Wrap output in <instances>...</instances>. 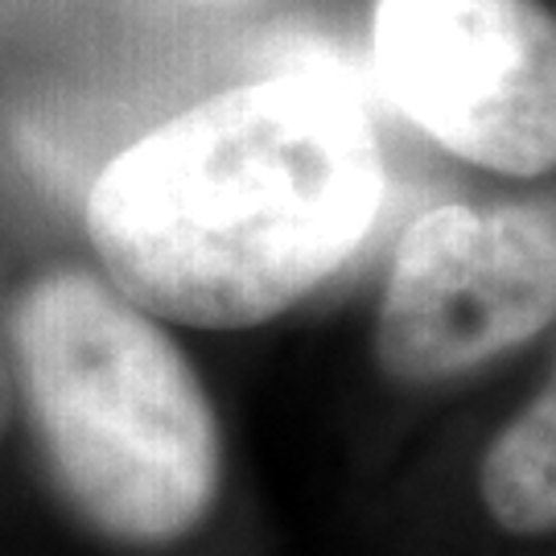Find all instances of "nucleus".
Returning <instances> with one entry per match:
<instances>
[{
  "label": "nucleus",
  "instance_id": "nucleus-6",
  "mask_svg": "<svg viewBox=\"0 0 556 556\" xmlns=\"http://www.w3.org/2000/svg\"><path fill=\"white\" fill-rule=\"evenodd\" d=\"M13 425V376H9V363H4V351H0V441Z\"/></svg>",
  "mask_w": 556,
  "mask_h": 556
},
{
  "label": "nucleus",
  "instance_id": "nucleus-2",
  "mask_svg": "<svg viewBox=\"0 0 556 556\" xmlns=\"http://www.w3.org/2000/svg\"><path fill=\"white\" fill-rule=\"evenodd\" d=\"M13 355L46 470L91 532L169 548L211 519L219 417L149 314L100 277L62 268L21 293Z\"/></svg>",
  "mask_w": 556,
  "mask_h": 556
},
{
  "label": "nucleus",
  "instance_id": "nucleus-4",
  "mask_svg": "<svg viewBox=\"0 0 556 556\" xmlns=\"http://www.w3.org/2000/svg\"><path fill=\"white\" fill-rule=\"evenodd\" d=\"M556 318V215L433 206L400 239L376 321L379 371L433 388L536 342Z\"/></svg>",
  "mask_w": 556,
  "mask_h": 556
},
{
  "label": "nucleus",
  "instance_id": "nucleus-1",
  "mask_svg": "<svg viewBox=\"0 0 556 556\" xmlns=\"http://www.w3.org/2000/svg\"><path fill=\"white\" fill-rule=\"evenodd\" d=\"M383 153L351 91L280 75L194 103L128 144L87 199V236L149 318L248 330L351 260Z\"/></svg>",
  "mask_w": 556,
  "mask_h": 556
},
{
  "label": "nucleus",
  "instance_id": "nucleus-3",
  "mask_svg": "<svg viewBox=\"0 0 556 556\" xmlns=\"http://www.w3.org/2000/svg\"><path fill=\"white\" fill-rule=\"evenodd\" d=\"M376 83L454 157L540 178L556 161V21L540 0H371Z\"/></svg>",
  "mask_w": 556,
  "mask_h": 556
},
{
  "label": "nucleus",
  "instance_id": "nucleus-5",
  "mask_svg": "<svg viewBox=\"0 0 556 556\" xmlns=\"http://www.w3.org/2000/svg\"><path fill=\"white\" fill-rule=\"evenodd\" d=\"M478 495L507 536L548 540L556 528V392L553 383L498 433L478 466Z\"/></svg>",
  "mask_w": 556,
  "mask_h": 556
}]
</instances>
